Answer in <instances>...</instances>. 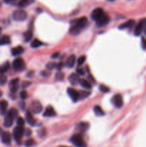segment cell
Wrapping results in <instances>:
<instances>
[{
  "instance_id": "cell-1",
  "label": "cell",
  "mask_w": 146,
  "mask_h": 147,
  "mask_svg": "<svg viewBox=\"0 0 146 147\" xmlns=\"http://www.w3.org/2000/svg\"><path fill=\"white\" fill-rule=\"evenodd\" d=\"M87 23H88V20L86 17H80L74 20L72 22V26L70 29V33L72 35H77L87 26Z\"/></svg>"
},
{
  "instance_id": "cell-2",
  "label": "cell",
  "mask_w": 146,
  "mask_h": 147,
  "mask_svg": "<svg viewBox=\"0 0 146 147\" xmlns=\"http://www.w3.org/2000/svg\"><path fill=\"white\" fill-rule=\"evenodd\" d=\"M70 142L76 147H87V143L83 139L82 136L80 134H74L70 139Z\"/></svg>"
},
{
  "instance_id": "cell-3",
  "label": "cell",
  "mask_w": 146,
  "mask_h": 147,
  "mask_svg": "<svg viewBox=\"0 0 146 147\" xmlns=\"http://www.w3.org/2000/svg\"><path fill=\"white\" fill-rule=\"evenodd\" d=\"M24 128L22 126H18L15 127L13 131V136H14V139L16 142L18 144H20L21 141V138H22L23 135L24 134Z\"/></svg>"
},
{
  "instance_id": "cell-4",
  "label": "cell",
  "mask_w": 146,
  "mask_h": 147,
  "mask_svg": "<svg viewBox=\"0 0 146 147\" xmlns=\"http://www.w3.org/2000/svg\"><path fill=\"white\" fill-rule=\"evenodd\" d=\"M13 20L17 22H22L27 18V14L25 11L22 9L16 10L12 14Z\"/></svg>"
},
{
  "instance_id": "cell-5",
  "label": "cell",
  "mask_w": 146,
  "mask_h": 147,
  "mask_svg": "<svg viewBox=\"0 0 146 147\" xmlns=\"http://www.w3.org/2000/svg\"><path fill=\"white\" fill-rule=\"evenodd\" d=\"M12 66L14 70L16 71H21V70H24L26 67L24 60L21 57H17L13 61Z\"/></svg>"
},
{
  "instance_id": "cell-6",
  "label": "cell",
  "mask_w": 146,
  "mask_h": 147,
  "mask_svg": "<svg viewBox=\"0 0 146 147\" xmlns=\"http://www.w3.org/2000/svg\"><path fill=\"white\" fill-rule=\"evenodd\" d=\"M146 29V19H143L140 20L136 25L134 30V34L135 36H140L142 34L143 31Z\"/></svg>"
},
{
  "instance_id": "cell-7",
  "label": "cell",
  "mask_w": 146,
  "mask_h": 147,
  "mask_svg": "<svg viewBox=\"0 0 146 147\" xmlns=\"http://www.w3.org/2000/svg\"><path fill=\"white\" fill-rule=\"evenodd\" d=\"M112 103L114 105L115 107L117 109H120L123 106V96L120 94H116L112 98Z\"/></svg>"
},
{
  "instance_id": "cell-8",
  "label": "cell",
  "mask_w": 146,
  "mask_h": 147,
  "mask_svg": "<svg viewBox=\"0 0 146 147\" xmlns=\"http://www.w3.org/2000/svg\"><path fill=\"white\" fill-rule=\"evenodd\" d=\"M30 109H31V112L33 113H40L42 110V106L41 103L38 100H34L31 102V106H30Z\"/></svg>"
},
{
  "instance_id": "cell-9",
  "label": "cell",
  "mask_w": 146,
  "mask_h": 147,
  "mask_svg": "<svg viewBox=\"0 0 146 147\" xmlns=\"http://www.w3.org/2000/svg\"><path fill=\"white\" fill-rule=\"evenodd\" d=\"M105 14L104 10L102 8H96L92 11L91 13V18L94 21H97L100 17H102L104 14Z\"/></svg>"
},
{
  "instance_id": "cell-10",
  "label": "cell",
  "mask_w": 146,
  "mask_h": 147,
  "mask_svg": "<svg viewBox=\"0 0 146 147\" xmlns=\"http://www.w3.org/2000/svg\"><path fill=\"white\" fill-rule=\"evenodd\" d=\"M67 92L73 102L78 101L79 99H80V94H79V93L77 90L72 88H68Z\"/></svg>"
},
{
  "instance_id": "cell-11",
  "label": "cell",
  "mask_w": 146,
  "mask_h": 147,
  "mask_svg": "<svg viewBox=\"0 0 146 147\" xmlns=\"http://www.w3.org/2000/svg\"><path fill=\"white\" fill-rule=\"evenodd\" d=\"M110 17L105 13L102 17H100L97 21H96V24L98 27H104V26L107 25L110 22Z\"/></svg>"
},
{
  "instance_id": "cell-12",
  "label": "cell",
  "mask_w": 146,
  "mask_h": 147,
  "mask_svg": "<svg viewBox=\"0 0 146 147\" xmlns=\"http://www.w3.org/2000/svg\"><path fill=\"white\" fill-rule=\"evenodd\" d=\"M19 78H14L11 80L9 83L10 90L11 93H16L19 89Z\"/></svg>"
},
{
  "instance_id": "cell-13",
  "label": "cell",
  "mask_w": 146,
  "mask_h": 147,
  "mask_svg": "<svg viewBox=\"0 0 146 147\" xmlns=\"http://www.w3.org/2000/svg\"><path fill=\"white\" fill-rule=\"evenodd\" d=\"M1 140L2 143H4V144H9L11 141V136L10 133L7 131L3 132L2 134L1 135Z\"/></svg>"
},
{
  "instance_id": "cell-14",
  "label": "cell",
  "mask_w": 146,
  "mask_h": 147,
  "mask_svg": "<svg viewBox=\"0 0 146 147\" xmlns=\"http://www.w3.org/2000/svg\"><path fill=\"white\" fill-rule=\"evenodd\" d=\"M26 120H27V123L31 126H34L36 125V120L34 117H33L32 113L29 111H27L26 113Z\"/></svg>"
},
{
  "instance_id": "cell-15",
  "label": "cell",
  "mask_w": 146,
  "mask_h": 147,
  "mask_svg": "<svg viewBox=\"0 0 146 147\" xmlns=\"http://www.w3.org/2000/svg\"><path fill=\"white\" fill-rule=\"evenodd\" d=\"M56 115H57V113H56L55 111L53 109L52 106H47L43 116L44 117H54Z\"/></svg>"
},
{
  "instance_id": "cell-16",
  "label": "cell",
  "mask_w": 146,
  "mask_h": 147,
  "mask_svg": "<svg viewBox=\"0 0 146 147\" xmlns=\"http://www.w3.org/2000/svg\"><path fill=\"white\" fill-rule=\"evenodd\" d=\"M7 108H8V103H7V100H0V114L1 116H4L7 113Z\"/></svg>"
},
{
  "instance_id": "cell-17",
  "label": "cell",
  "mask_w": 146,
  "mask_h": 147,
  "mask_svg": "<svg viewBox=\"0 0 146 147\" xmlns=\"http://www.w3.org/2000/svg\"><path fill=\"white\" fill-rule=\"evenodd\" d=\"M13 122H14V119L11 117V116L7 113L4 117V126H5L6 128H9L12 126Z\"/></svg>"
},
{
  "instance_id": "cell-18",
  "label": "cell",
  "mask_w": 146,
  "mask_h": 147,
  "mask_svg": "<svg viewBox=\"0 0 146 147\" xmlns=\"http://www.w3.org/2000/svg\"><path fill=\"white\" fill-rule=\"evenodd\" d=\"M76 62V57L74 55H71L69 56L67 59V61H66V66L69 68H72V67H74V64H75Z\"/></svg>"
},
{
  "instance_id": "cell-19",
  "label": "cell",
  "mask_w": 146,
  "mask_h": 147,
  "mask_svg": "<svg viewBox=\"0 0 146 147\" xmlns=\"http://www.w3.org/2000/svg\"><path fill=\"white\" fill-rule=\"evenodd\" d=\"M80 79L79 78V76L77 74H74V73H72L70 76H69V81L71 83L72 86H75V85L80 83Z\"/></svg>"
},
{
  "instance_id": "cell-20",
  "label": "cell",
  "mask_w": 146,
  "mask_h": 147,
  "mask_svg": "<svg viewBox=\"0 0 146 147\" xmlns=\"http://www.w3.org/2000/svg\"><path fill=\"white\" fill-rule=\"evenodd\" d=\"M90 127V124L87 122H80L77 125L76 128L80 131V132H85Z\"/></svg>"
},
{
  "instance_id": "cell-21",
  "label": "cell",
  "mask_w": 146,
  "mask_h": 147,
  "mask_svg": "<svg viewBox=\"0 0 146 147\" xmlns=\"http://www.w3.org/2000/svg\"><path fill=\"white\" fill-rule=\"evenodd\" d=\"M135 24V20H130L128 21H127L126 22L123 23V24H120L119 26V29L120 30H124V29H128L133 27V26Z\"/></svg>"
},
{
  "instance_id": "cell-22",
  "label": "cell",
  "mask_w": 146,
  "mask_h": 147,
  "mask_svg": "<svg viewBox=\"0 0 146 147\" xmlns=\"http://www.w3.org/2000/svg\"><path fill=\"white\" fill-rule=\"evenodd\" d=\"M23 53H24V48L21 46H17V47L12 48V50H11V55L13 56H15V57L19 56Z\"/></svg>"
},
{
  "instance_id": "cell-23",
  "label": "cell",
  "mask_w": 146,
  "mask_h": 147,
  "mask_svg": "<svg viewBox=\"0 0 146 147\" xmlns=\"http://www.w3.org/2000/svg\"><path fill=\"white\" fill-rule=\"evenodd\" d=\"M93 111H94V114L97 116H104V111L100 106H97H97H94V108H93Z\"/></svg>"
},
{
  "instance_id": "cell-24",
  "label": "cell",
  "mask_w": 146,
  "mask_h": 147,
  "mask_svg": "<svg viewBox=\"0 0 146 147\" xmlns=\"http://www.w3.org/2000/svg\"><path fill=\"white\" fill-rule=\"evenodd\" d=\"M80 84L81 85L82 87L87 89V90H90V89H91L92 88L91 83H90L88 80H85V79H80Z\"/></svg>"
},
{
  "instance_id": "cell-25",
  "label": "cell",
  "mask_w": 146,
  "mask_h": 147,
  "mask_svg": "<svg viewBox=\"0 0 146 147\" xmlns=\"http://www.w3.org/2000/svg\"><path fill=\"white\" fill-rule=\"evenodd\" d=\"M10 42H11V40L8 35H3L2 37H0V45H9Z\"/></svg>"
},
{
  "instance_id": "cell-26",
  "label": "cell",
  "mask_w": 146,
  "mask_h": 147,
  "mask_svg": "<svg viewBox=\"0 0 146 147\" xmlns=\"http://www.w3.org/2000/svg\"><path fill=\"white\" fill-rule=\"evenodd\" d=\"M10 67V65L9 62H6L4 64L0 66V74H4L6 72L8 71Z\"/></svg>"
},
{
  "instance_id": "cell-27",
  "label": "cell",
  "mask_w": 146,
  "mask_h": 147,
  "mask_svg": "<svg viewBox=\"0 0 146 147\" xmlns=\"http://www.w3.org/2000/svg\"><path fill=\"white\" fill-rule=\"evenodd\" d=\"M43 45V43L40 40H37V39H34L31 43V47L32 48H38V47H41Z\"/></svg>"
},
{
  "instance_id": "cell-28",
  "label": "cell",
  "mask_w": 146,
  "mask_h": 147,
  "mask_svg": "<svg viewBox=\"0 0 146 147\" xmlns=\"http://www.w3.org/2000/svg\"><path fill=\"white\" fill-rule=\"evenodd\" d=\"M33 37V32H31V30H28L27 32H24V41L25 42H29L32 39Z\"/></svg>"
},
{
  "instance_id": "cell-29",
  "label": "cell",
  "mask_w": 146,
  "mask_h": 147,
  "mask_svg": "<svg viewBox=\"0 0 146 147\" xmlns=\"http://www.w3.org/2000/svg\"><path fill=\"white\" fill-rule=\"evenodd\" d=\"M7 113H8L9 116H11L14 119H16V118L18 116V111H17L16 109H11Z\"/></svg>"
},
{
  "instance_id": "cell-30",
  "label": "cell",
  "mask_w": 146,
  "mask_h": 147,
  "mask_svg": "<svg viewBox=\"0 0 146 147\" xmlns=\"http://www.w3.org/2000/svg\"><path fill=\"white\" fill-rule=\"evenodd\" d=\"M79 94H80V99H84L88 97L90 95V93L89 91L81 90L80 92H79Z\"/></svg>"
},
{
  "instance_id": "cell-31",
  "label": "cell",
  "mask_w": 146,
  "mask_h": 147,
  "mask_svg": "<svg viewBox=\"0 0 146 147\" xmlns=\"http://www.w3.org/2000/svg\"><path fill=\"white\" fill-rule=\"evenodd\" d=\"M85 60H86V57L84 55H82V56H81V57H80L77 61V65L82 66L83 64H84V63L85 62Z\"/></svg>"
},
{
  "instance_id": "cell-32",
  "label": "cell",
  "mask_w": 146,
  "mask_h": 147,
  "mask_svg": "<svg viewBox=\"0 0 146 147\" xmlns=\"http://www.w3.org/2000/svg\"><path fill=\"white\" fill-rule=\"evenodd\" d=\"M7 76L4 74H0V86H3L7 83Z\"/></svg>"
},
{
  "instance_id": "cell-33",
  "label": "cell",
  "mask_w": 146,
  "mask_h": 147,
  "mask_svg": "<svg viewBox=\"0 0 146 147\" xmlns=\"http://www.w3.org/2000/svg\"><path fill=\"white\" fill-rule=\"evenodd\" d=\"M35 144V141L32 139H29L25 142V146L27 147H31Z\"/></svg>"
},
{
  "instance_id": "cell-34",
  "label": "cell",
  "mask_w": 146,
  "mask_h": 147,
  "mask_svg": "<svg viewBox=\"0 0 146 147\" xmlns=\"http://www.w3.org/2000/svg\"><path fill=\"white\" fill-rule=\"evenodd\" d=\"M64 78V73H62V72H58V73H57V74H56L55 76V78L57 79V80H59V81H62V80H63Z\"/></svg>"
},
{
  "instance_id": "cell-35",
  "label": "cell",
  "mask_w": 146,
  "mask_h": 147,
  "mask_svg": "<svg viewBox=\"0 0 146 147\" xmlns=\"http://www.w3.org/2000/svg\"><path fill=\"white\" fill-rule=\"evenodd\" d=\"M99 89L102 93H108L110 91V88L107 86H104V85H100V87H99Z\"/></svg>"
},
{
  "instance_id": "cell-36",
  "label": "cell",
  "mask_w": 146,
  "mask_h": 147,
  "mask_svg": "<svg viewBox=\"0 0 146 147\" xmlns=\"http://www.w3.org/2000/svg\"><path fill=\"white\" fill-rule=\"evenodd\" d=\"M29 2V0H19L18 3V6L20 7H24L27 6Z\"/></svg>"
},
{
  "instance_id": "cell-37",
  "label": "cell",
  "mask_w": 146,
  "mask_h": 147,
  "mask_svg": "<svg viewBox=\"0 0 146 147\" xmlns=\"http://www.w3.org/2000/svg\"><path fill=\"white\" fill-rule=\"evenodd\" d=\"M17 123L18 126H22V127H24V120L21 117L17 118Z\"/></svg>"
},
{
  "instance_id": "cell-38",
  "label": "cell",
  "mask_w": 146,
  "mask_h": 147,
  "mask_svg": "<svg viewBox=\"0 0 146 147\" xmlns=\"http://www.w3.org/2000/svg\"><path fill=\"white\" fill-rule=\"evenodd\" d=\"M46 67H47V68L48 69V70H53V69H54L57 67V63H49L48 64H47Z\"/></svg>"
},
{
  "instance_id": "cell-39",
  "label": "cell",
  "mask_w": 146,
  "mask_h": 147,
  "mask_svg": "<svg viewBox=\"0 0 146 147\" xmlns=\"http://www.w3.org/2000/svg\"><path fill=\"white\" fill-rule=\"evenodd\" d=\"M19 96L20 98H21V100H25L27 97V93L25 91V90H22V91L20 93Z\"/></svg>"
},
{
  "instance_id": "cell-40",
  "label": "cell",
  "mask_w": 146,
  "mask_h": 147,
  "mask_svg": "<svg viewBox=\"0 0 146 147\" xmlns=\"http://www.w3.org/2000/svg\"><path fill=\"white\" fill-rule=\"evenodd\" d=\"M141 44H142V47H143V50H146V39L145 38V37H142Z\"/></svg>"
},
{
  "instance_id": "cell-41",
  "label": "cell",
  "mask_w": 146,
  "mask_h": 147,
  "mask_svg": "<svg viewBox=\"0 0 146 147\" xmlns=\"http://www.w3.org/2000/svg\"><path fill=\"white\" fill-rule=\"evenodd\" d=\"M77 74L80 75V76H84V75L85 74V71H84V70H83V69L82 68H77Z\"/></svg>"
},
{
  "instance_id": "cell-42",
  "label": "cell",
  "mask_w": 146,
  "mask_h": 147,
  "mask_svg": "<svg viewBox=\"0 0 146 147\" xmlns=\"http://www.w3.org/2000/svg\"><path fill=\"white\" fill-rule=\"evenodd\" d=\"M24 134H25L27 136H30L31 135V130L29 129H25V130H24Z\"/></svg>"
},
{
  "instance_id": "cell-43",
  "label": "cell",
  "mask_w": 146,
  "mask_h": 147,
  "mask_svg": "<svg viewBox=\"0 0 146 147\" xmlns=\"http://www.w3.org/2000/svg\"><path fill=\"white\" fill-rule=\"evenodd\" d=\"M31 84V83L29 81H24L22 83V87L23 88H27L28 86H29V85Z\"/></svg>"
},
{
  "instance_id": "cell-44",
  "label": "cell",
  "mask_w": 146,
  "mask_h": 147,
  "mask_svg": "<svg viewBox=\"0 0 146 147\" xmlns=\"http://www.w3.org/2000/svg\"><path fill=\"white\" fill-rule=\"evenodd\" d=\"M63 66H64V64H63V63H62V62H60V63H57V68L58 69V70H61V69L63 67Z\"/></svg>"
},
{
  "instance_id": "cell-45",
  "label": "cell",
  "mask_w": 146,
  "mask_h": 147,
  "mask_svg": "<svg viewBox=\"0 0 146 147\" xmlns=\"http://www.w3.org/2000/svg\"><path fill=\"white\" fill-rule=\"evenodd\" d=\"M41 75L43 76V77H47V76H50V73L47 71H42L41 73Z\"/></svg>"
},
{
  "instance_id": "cell-46",
  "label": "cell",
  "mask_w": 146,
  "mask_h": 147,
  "mask_svg": "<svg viewBox=\"0 0 146 147\" xmlns=\"http://www.w3.org/2000/svg\"><path fill=\"white\" fill-rule=\"evenodd\" d=\"M59 55H60V53H54L52 55V58H57V57H59Z\"/></svg>"
},
{
  "instance_id": "cell-47",
  "label": "cell",
  "mask_w": 146,
  "mask_h": 147,
  "mask_svg": "<svg viewBox=\"0 0 146 147\" xmlns=\"http://www.w3.org/2000/svg\"><path fill=\"white\" fill-rule=\"evenodd\" d=\"M6 3H10V2H12V1H17V0H4Z\"/></svg>"
},
{
  "instance_id": "cell-48",
  "label": "cell",
  "mask_w": 146,
  "mask_h": 147,
  "mask_svg": "<svg viewBox=\"0 0 146 147\" xmlns=\"http://www.w3.org/2000/svg\"><path fill=\"white\" fill-rule=\"evenodd\" d=\"M2 133H3V131H2V129H1V128H0V136H1V135L2 134Z\"/></svg>"
},
{
  "instance_id": "cell-49",
  "label": "cell",
  "mask_w": 146,
  "mask_h": 147,
  "mask_svg": "<svg viewBox=\"0 0 146 147\" xmlns=\"http://www.w3.org/2000/svg\"><path fill=\"white\" fill-rule=\"evenodd\" d=\"M1 96H2V92H1V90H0V98L1 97Z\"/></svg>"
},
{
  "instance_id": "cell-50",
  "label": "cell",
  "mask_w": 146,
  "mask_h": 147,
  "mask_svg": "<svg viewBox=\"0 0 146 147\" xmlns=\"http://www.w3.org/2000/svg\"><path fill=\"white\" fill-rule=\"evenodd\" d=\"M107 1H115V0H107Z\"/></svg>"
},
{
  "instance_id": "cell-51",
  "label": "cell",
  "mask_w": 146,
  "mask_h": 147,
  "mask_svg": "<svg viewBox=\"0 0 146 147\" xmlns=\"http://www.w3.org/2000/svg\"><path fill=\"white\" fill-rule=\"evenodd\" d=\"M1 28L0 27V34H1Z\"/></svg>"
},
{
  "instance_id": "cell-52",
  "label": "cell",
  "mask_w": 146,
  "mask_h": 147,
  "mask_svg": "<svg viewBox=\"0 0 146 147\" xmlns=\"http://www.w3.org/2000/svg\"><path fill=\"white\" fill-rule=\"evenodd\" d=\"M59 147H69V146H59Z\"/></svg>"
},
{
  "instance_id": "cell-53",
  "label": "cell",
  "mask_w": 146,
  "mask_h": 147,
  "mask_svg": "<svg viewBox=\"0 0 146 147\" xmlns=\"http://www.w3.org/2000/svg\"><path fill=\"white\" fill-rule=\"evenodd\" d=\"M0 7H1V2H0Z\"/></svg>"
}]
</instances>
